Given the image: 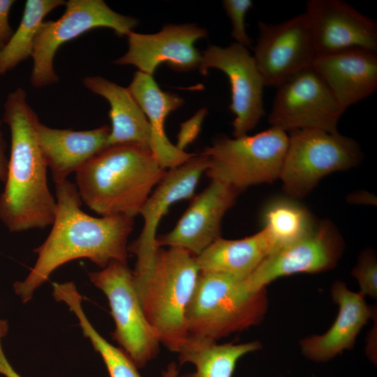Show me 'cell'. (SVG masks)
Listing matches in <instances>:
<instances>
[{
	"label": "cell",
	"instance_id": "obj_30",
	"mask_svg": "<svg viewBox=\"0 0 377 377\" xmlns=\"http://www.w3.org/2000/svg\"><path fill=\"white\" fill-rule=\"evenodd\" d=\"M205 115L206 110H200L193 117L181 124L175 145L179 150L184 151V149L198 137Z\"/></svg>",
	"mask_w": 377,
	"mask_h": 377
},
{
	"label": "cell",
	"instance_id": "obj_8",
	"mask_svg": "<svg viewBox=\"0 0 377 377\" xmlns=\"http://www.w3.org/2000/svg\"><path fill=\"white\" fill-rule=\"evenodd\" d=\"M61 17L43 21L36 36L31 57L30 82L43 87L59 81L54 69V55L64 43L97 27H107L122 37L138 24L133 17L112 10L103 0H68Z\"/></svg>",
	"mask_w": 377,
	"mask_h": 377
},
{
	"label": "cell",
	"instance_id": "obj_10",
	"mask_svg": "<svg viewBox=\"0 0 377 377\" xmlns=\"http://www.w3.org/2000/svg\"><path fill=\"white\" fill-rule=\"evenodd\" d=\"M346 109L312 66L295 74L278 87L268 122L285 132L318 129L337 133Z\"/></svg>",
	"mask_w": 377,
	"mask_h": 377
},
{
	"label": "cell",
	"instance_id": "obj_32",
	"mask_svg": "<svg viewBox=\"0 0 377 377\" xmlns=\"http://www.w3.org/2000/svg\"><path fill=\"white\" fill-rule=\"evenodd\" d=\"M7 320L0 319V374L5 377H22L12 367L3 350L2 339L8 332Z\"/></svg>",
	"mask_w": 377,
	"mask_h": 377
},
{
	"label": "cell",
	"instance_id": "obj_26",
	"mask_svg": "<svg viewBox=\"0 0 377 377\" xmlns=\"http://www.w3.org/2000/svg\"><path fill=\"white\" fill-rule=\"evenodd\" d=\"M263 221L274 242V252L303 238L316 225L304 207L286 198L269 202L263 212Z\"/></svg>",
	"mask_w": 377,
	"mask_h": 377
},
{
	"label": "cell",
	"instance_id": "obj_4",
	"mask_svg": "<svg viewBox=\"0 0 377 377\" xmlns=\"http://www.w3.org/2000/svg\"><path fill=\"white\" fill-rule=\"evenodd\" d=\"M199 274L195 257L176 247H159L150 267L133 274L144 314L170 352L178 353L189 336L186 311Z\"/></svg>",
	"mask_w": 377,
	"mask_h": 377
},
{
	"label": "cell",
	"instance_id": "obj_12",
	"mask_svg": "<svg viewBox=\"0 0 377 377\" xmlns=\"http://www.w3.org/2000/svg\"><path fill=\"white\" fill-rule=\"evenodd\" d=\"M210 68L223 71L231 87L229 110L235 114L234 138L247 135L254 128L265 111L263 104L265 84L248 48L233 43L228 47L211 45L202 54L198 67L203 75Z\"/></svg>",
	"mask_w": 377,
	"mask_h": 377
},
{
	"label": "cell",
	"instance_id": "obj_34",
	"mask_svg": "<svg viewBox=\"0 0 377 377\" xmlns=\"http://www.w3.org/2000/svg\"><path fill=\"white\" fill-rule=\"evenodd\" d=\"M348 200L353 203L363 205H374L376 203V199L373 194L365 191L353 193L348 197Z\"/></svg>",
	"mask_w": 377,
	"mask_h": 377
},
{
	"label": "cell",
	"instance_id": "obj_7",
	"mask_svg": "<svg viewBox=\"0 0 377 377\" xmlns=\"http://www.w3.org/2000/svg\"><path fill=\"white\" fill-rule=\"evenodd\" d=\"M363 153L353 138L318 129L290 131L279 179L293 198L309 193L326 175L360 164Z\"/></svg>",
	"mask_w": 377,
	"mask_h": 377
},
{
	"label": "cell",
	"instance_id": "obj_1",
	"mask_svg": "<svg viewBox=\"0 0 377 377\" xmlns=\"http://www.w3.org/2000/svg\"><path fill=\"white\" fill-rule=\"evenodd\" d=\"M56 212L45 241L34 249L36 262L23 281L13 283L15 293L23 303L59 267L74 259L89 258L105 268L110 262L128 261V237L133 218L111 215L96 218L81 209L82 200L75 184L66 179L55 184Z\"/></svg>",
	"mask_w": 377,
	"mask_h": 377
},
{
	"label": "cell",
	"instance_id": "obj_21",
	"mask_svg": "<svg viewBox=\"0 0 377 377\" xmlns=\"http://www.w3.org/2000/svg\"><path fill=\"white\" fill-rule=\"evenodd\" d=\"M110 128L104 125L93 130L73 131L38 126V142L54 184L67 179L87 161L107 147Z\"/></svg>",
	"mask_w": 377,
	"mask_h": 377
},
{
	"label": "cell",
	"instance_id": "obj_20",
	"mask_svg": "<svg viewBox=\"0 0 377 377\" xmlns=\"http://www.w3.org/2000/svg\"><path fill=\"white\" fill-rule=\"evenodd\" d=\"M145 114L150 126V150L160 166L168 170L186 163L195 154L179 150L164 129L167 116L184 103L177 94L162 91L153 76L136 71L127 87Z\"/></svg>",
	"mask_w": 377,
	"mask_h": 377
},
{
	"label": "cell",
	"instance_id": "obj_23",
	"mask_svg": "<svg viewBox=\"0 0 377 377\" xmlns=\"http://www.w3.org/2000/svg\"><path fill=\"white\" fill-rule=\"evenodd\" d=\"M82 83L89 91L105 98L110 105L112 126L107 146L134 143L150 149L148 120L128 88L101 76H86Z\"/></svg>",
	"mask_w": 377,
	"mask_h": 377
},
{
	"label": "cell",
	"instance_id": "obj_6",
	"mask_svg": "<svg viewBox=\"0 0 377 377\" xmlns=\"http://www.w3.org/2000/svg\"><path fill=\"white\" fill-rule=\"evenodd\" d=\"M288 143L286 132L273 127L253 135L221 137L201 153L209 159L205 173L240 192L272 183L279 178Z\"/></svg>",
	"mask_w": 377,
	"mask_h": 377
},
{
	"label": "cell",
	"instance_id": "obj_28",
	"mask_svg": "<svg viewBox=\"0 0 377 377\" xmlns=\"http://www.w3.org/2000/svg\"><path fill=\"white\" fill-rule=\"evenodd\" d=\"M223 8L232 24L231 36L238 43L246 48L251 47L252 39L246 31L245 17L247 11L252 7L251 0H224Z\"/></svg>",
	"mask_w": 377,
	"mask_h": 377
},
{
	"label": "cell",
	"instance_id": "obj_33",
	"mask_svg": "<svg viewBox=\"0 0 377 377\" xmlns=\"http://www.w3.org/2000/svg\"><path fill=\"white\" fill-rule=\"evenodd\" d=\"M1 120L0 119V182L5 183L7 179L8 159L6 156V143L1 131Z\"/></svg>",
	"mask_w": 377,
	"mask_h": 377
},
{
	"label": "cell",
	"instance_id": "obj_2",
	"mask_svg": "<svg viewBox=\"0 0 377 377\" xmlns=\"http://www.w3.org/2000/svg\"><path fill=\"white\" fill-rule=\"evenodd\" d=\"M3 121L10 131L8 175L0 195V220L10 232L52 225L56 200L49 190L47 163L38 138V117L17 87L4 103Z\"/></svg>",
	"mask_w": 377,
	"mask_h": 377
},
{
	"label": "cell",
	"instance_id": "obj_5",
	"mask_svg": "<svg viewBox=\"0 0 377 377\" xmlns=\"http://www.w3.org/2000/svg\"><path fill=\"white\" fill-rule=\"evenodd\" d=\"M268 307L266 288L246 279L200 272L186 311L188 335L217 341L262 322Z\"/></svg>",
	"mask_w": 377,
	"mask_h": 377
},
{
	"label": "cell",
	"instance_id": "obj_29",
	"mask_svg": "<svg viewBox=\"0 0 377 377\" xmlns=\"http://www.w3.org/2000/svg\"><path fill=\"white\" fill-rule=\"evenodd\" d=\"M360 286L362 296L373 298L377 296V262L375 256L370 251L364 252L352 271Z\"/></svg>",
	"mask_w": 377,
	"mask_h": 377
},
{
	"label": "cell",
	"instance_id": "obj_31",
	"mask_svg": "<svg viewBox=\"0 0 377 377\" xmlns=\"http://www.w3.org/2000/svg\"><path fill=\"white\" fill-rule=\"evenodd\" d=\"M13 0H0V50L7 44L13 31L9 23V14Z\"/></svg>",
	"mask_w": 377,
	"mask_h": 377
},
{
	"label": "cell",
	"instance_id": "obj_18",
	"mask_svg": "<svg viewBox=\"0 0 377 377\" xmlns=\"http://www.w3.org/2000/svg\"><path fill=\"white\" fill-rule=\"evenodd\" d=\"M311 66L346 110L377 89V52L352 48L317 55Z\"/></svg>",
	"mask_w": 377,
	"mask_h": 377
},
{
	"label": "cell",
	"instance_id": "obj_11",
	"mask_svg": "<svg viewBox=\"0 0 377 377\" xmlns=\"http://www.w3.org/2000/svg\"><path fill=\"white\" fill-rule=\"evenodd\" d=\"M258 30L252 56L265 86L276 88L311 66L317 54L304 13L277 24L259 22Z\"/></svg>",
	"mask_w": 377,
	"mask_h": 377
},
{
	"label": "cell",
	"instance_id": "obj_15",
	"mask_svg": "<svg viewBox=\"0 0 377 377\" xmlns=\"http://www.w3.org/2000/svg\"><path fill=\"white\" fill-rule=\"evenodd\" d=\"M207 35L206 29L191 24H168L153 34L132 31L126 36L128 51L114 63L135 66L151 76L163 63L177 71L193 70L199 67L202 59L194 44Z\"/></svg>",
	"mask_w": 377,
	"mask_h": 377
},
{
	"label": "cell",
	"instance_id": "obj_27",
	"mask_svg": "<svg viewBox=\"0 0 377 377\" xmlns=\"http://www.w3.org/2000/svg\"><path fill=\"white\" fill-rule=\"evenodd\" d=\"M59 300L66 303L77 316L84 336L89 339L94 350L101 356L110 377H141L138 368L130 357L121 348L109 343L91 324L82 309V297L76 288L64 290Z\"/></svg>",
	"mask_w": 377,
	"mask_h": 377
},
{
	"label": "cell",
	"instance_id": "obj_19",
	"mask_svg": "<svg viewBox=\"0 0 377 377\" xmlns=\"http://www.w3.org/2000/svg\"><path fill=\"white\" fill-rule=\"evenodd\" d=\"M331 295L339 306L332 325L325 333L306 337L300 342L302 353L317 362H327L350 349L361 329L372 316V310L364 296L350 290L345 283L336 281L331 288Z\"/></svg>",
	"mask_w": 377,
	"mask_h": 377
},
{
	"label": "cell",
	"instance_id": "obj_22",
	"mask_svg": "<svg viewBox=\"0 0 377 377\" xmlns=\"http://www.w3.org/2000/svg\"><path fill=\"white\" fill-rule=\"evenodd\" d=\"M274 251V242L265 228L239 239H216L195 261L200 272L216 273L246 279Z\"/></svg>",
	"mask_w": 377,
	"mask_h": 377
},
{
	"label": "cell",
	"instance_id": "obj_3",
	"mask_svg": "<svg viewBox=\"0 0 377 377\" xmlns=\"http://www.w3.org/2000/svg\"><path fill=\"white\" fill-rule=\"evenodd\" d=\"M167 170L149 149L134 143L108 146L75 172L81 200L102 216L133 218Z\"/></svg>",
	"mask_w": 377,
	"mask_h": 377
},
{
	"label": "cell",
	"instance_id": "obj_14",
	"mask_svg": "<svg viewBox=\"0 0 377 377\" xmlns=\"http://www.w3.org/2000/svg\"><path fill=\"white\" fill-rule=\"evenodd\" d=\"M209 166L208 157L195 154L186 163L168 170L141 209L143 227L138 237L128 245L136 256L134 272L147 269L159 247L156 233L163 216L175 202L193 197L196 186Z\"/></svg>",
	"mask_w": 377,
	"mask_h": 377
},
{
	"label": "cell",
	"instance_id": "obj_35",
	"mask_svg": "<svg viewBox=\"0 0 377 377\" xmlns=\"http://www.w3.org/2000/svg\"><path fill=\"white\" fill-rule=\"evenodd\" d=\"M179 369L175 362H170L166 369L162 371V377H177Z\"/></svg>",
	"mask_w": 377,
	"mask_h": 377
},
{
	"label": "cell",
	"instance_id": "obj_25",
	"mask_svg": "<svg viewBox=\"0 0 377 377\" xmlns=\"http://www.w3.org/2000/svg\"><path fill=\"white\" fill-rule=\"evenodd\" d=\"M63 0H27L17 29L0 50V75H3L19 64L31 57L34 43L44 17Z\"/></svg>",
	"mask_w": 377,
	"mask_h": 377
},
{
	"label": "cell",
	"instance_id": "obj_17",
	"mask_svg": "<svg viewBox=\"0 0 377 377\" xmlns=\"http://www.w3.org/2000/svg\"><path fill=\"white\" fill-rule=\"evenodd\" d=\"M240 193L211 180L209 186L193 198L175 228L156 237L157 247L180 248L197 257L221 237L223 218Z\"/></svg>",
	"mask_w": 377,
	"mask_h": 377
},
{
	"label": "cell",
	"instance_id": "obj_9",
	"mask_svg": "<svg viewBox=\"0 0 377 377\" xmlns=\"http://www.w3.org/2000/svg\"><path fill=\"white\" fill-rule=\"evenodd\" d=\"M89 278L108 300L115 324L112 339L138 369L144 368L157 357L161 343L144 314L127 263L112 260Z\"/></svg>",
	"mask_w": 377,
	"mask_h": 377
},
{
	"label": "cell",
	"instance_id": "obj_13",
	"mask_svg": "<svg viewBox=\"0 0 377 377\" xmlns=\"http://www.w3.org/2000/svg\"><path fill=\"white\" fill-rule=\"evenodd\" d=\"M343 249L337 228L323 221L303 238L269 254L246 280L260 290L279 277L325 272L336 266Z\"/></svg>",
	"mask_w": 377,
	"mask_h": 377
},
{
	"label": "cell",
	"instance_id": "obj_24",
	"mask_svg": "<svg viewBox=\"0 0 377 377\" xmlns=\"http://www.w3.org/2000/svg\"><path fill=\"white\" fill-rule=\"evenodd\" d=\"M261 347L256 341L219 344L209 339L189 335L177 353L178 360L180 364L192 363L195 371L177 377H232L237 361Z\"/></svg>",
	"mask_w": 377,
	"mask_h": 377
},
{
	"label": "cell",
	"instance_id": "obj_16",
	"mask_svg": "<svg viewBox=\"0 0 377 377\" xmlns=\"http://www.w3.org/2000/svg\"><path fill=\"white\" fill-rule=\"evenodd\" d=\"M317 55L352 48L377 52V23L341 0H309L304 12Z\"/></svg>",
	"mask_w": 377,
	"mask_h": 377
}]
</instances>
